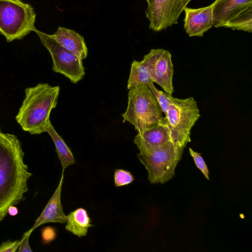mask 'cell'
Returning a JSON list of instances; mask_svg holds the SVG:
<instances>
[{"instance_id": "1", "label": "cell", "mask_w": 252, "mask_h": 252, "mask_svg": "<svg viewBox=\"0 0 252 252\" xmlns=\"http://www.w3.org/2000/svg\"><path fill=\"white\" fill-rule=\"evenodd\" d=\"M24 155L15 135L0 133V221L28 191V181L32 174L24 161Z\"/></svg>"}, {"instance_id": "2", "label": "cell", "mask_w": 252, "mask_h": 252, "mask_svg": "<svg viewBox=\"0 0 252 252\" xmlns=\"http://www.w3.org/2000/svg\"><path fill=\"white\" fill-rule=\"evenodd\" d=\"M60 91L59 86L46 83L25 89V98L15 117L23 130L32 135L45 132L44 127L57 106Z\"/></svg>"}, {"instance_id": "3", "label": "cell", "mask_w": 252, "mask_h": 252, "mask_svg": "<svg viewBox=\"0 0 252 252\" xmlns=\"http://www.w3.org/2000/svg\"><path fill=\"white\" fill-rule=\"evenodd\" d=\"M128 102L123 122L134 126L138 133L164 122L162 110L148 85L142 84L128 90Z\"/></svg>"}, {"instance_id": "4", "label": "cell", "mask_w": 252, "mask_h": 252, "mask_svg": "<svg viewBox=\"0 0 252 252\" xmlns=\"http://www.w3.org/2000/svg\"><path fill=\"white\" fill-rule=\"evenodd\" d=\"M140 153L137 156L148 173L151 184H164L171 180L182 158L184 148L172 142L159 147L136 143Z\"/></svg>"}, {"instance_id": "5", "label": "cell", "mask_w": 252, "mask_h": 252, "mask_svg": "<svg viewBox=\"0 0 252 252\" xmlns=\"http://www.w3.org/2000/svg\"><path fill=\"white\" fill-rule=\"evenodd\" d=\"M200 116L197 103L192 97L179 99L172 96L164 117L172 143L184 149L191 141V129Z\"/></svg>"}, {"instance_id": "6", "label": "cell", "mask_w": 252, "mask_h": 252, "mask_svg": "<svg viewBox=\"0 0 252 252\" xmlns=\"http://www.w3.org/2000/svg\"><path fill=\"white\" fill-rule=\"evenodd\" d=\"M33 7L21 0H0V33L7 42L21 40L35 28Z\"/></svg>"}, {"instance_id": "7", "label": "cell", "mask_w": 252, "mask_h": 252, "mask_svg": "<svg viewBox=\"0 0 252 252\" xmlns=\"http://www.w3.org/2000/svg\"><path fill=\"white\" fill-rule=\"evenodd\" d=\"M213 26L252 32V0H215Z\"/></svg>"}, {"instance_id": "8", "label": "cell", "mask_w": 252, "mask_h": 252, "mask_svg": "<svg viewBox=\"0 0 252 252\" xmlns=\"http://www.w3.org/2000/svg\"><path fill=\"white\" fill-rule=\"evenodd\" d=\"M38 35L41 43L50 53L53 62V70L62 74L72 83L81 81L85 74L82 60L69 51L49 34L35 29L33 30Z\"/></svg>"}, {"instance_id": "9", "label": "cell", "mask_w": 252, "mask_h": 252, "mask_svg": "<svg viewBox=\"0 0 252 252\" xmlns=\"http://www.w3.org/2000/svg\"><path fill=\"white\" fill-rule=\"evenodd\" d=\"M191 0H148L145 15L149 28L155 32L178 23L184 8Z\"/></svg>"}, {"instance_id": "10", "label": "cell", "mask_w": 252, "mask_h": 252, "mask_svg": "<svg viewBox=\"0 0 252 252\" xmlns=\"http://www.w3.org/2000/svg\"><path fill=\"white\" fill-rule=\"evenodd\" d=\"M142 62L148 70L151 81L172 94L174 69L171 53L163 49H153L144 56Z\"/></svg>"}, {"instance_id": "11", "label": "cell", "mask_w": 252, "mask_h": 252, "mask_svg": "<svg viewBox=\"0 0 252 252\" xmlns=\"http://www.w3.org/2000/svg\"><path fill=\"white\" fill-rule=\"evenodd\" d=\"M213 3L201 8L186 6L184 8V28L189 37H202L205 32L213 27Z\"/></svg>"}, {"instance_id": "12", "label": "cell", "mask_w": 252, "mask_h": 252, "mask_svg": "<svg viewBox=\"0 0 252 252\" xmlns=\"http://www.w3.org/2000/svg\"><path fill=\"white\" fill-rule=\"evenodd\" d=\"M64 175L62 171L59 184L53 195L46 205L39 217L35 220L33 226L30 229L32 232L39 226L48 222H66V216L65 215L61 200V195Z\"/></svg>"}, {"instance_id": "13", "label": "cell", "mask_w": 252, "mask_h": 252, "mask_svg": "<svg viewBox=\"0 0 252 252\" xmlns=\"http://www.w3.org/2000/svg\"><path fill=\"white\" fill-rule=\"evenodd\" d=\"M49 35L64 48L81 60L87 58L88 50L84 38L75 31L59 27L54 34Z\"/></svg>"}, {"instance_id": "14", "label": "cell", "mask_w": 252, "mask_h": 252, "mask_svg": "<svg viewBox=\"0 0 252 252\" xmlns=\"http://www.w3.org/2000/svg\"><path fill=\"white\" fill-rule=\"evenodd\" d=\"M134 144L140 143L151 147H159L172 142L169 130L164 122L156 126L146 129L135 136Z\"/></svg>"}, {"instance_id": "15", "label": "cell", "mask_w": 252, "mask_h": 252, "mask_svg": "<svg viewBox=\"0 0 252 252\" xmlns=\"http://www.w3.org/2000/svg\"><path fill=\"white\" fill-rule=\"evenodd\" d=\"M66 230L79 238L86 236L89 228L93 226L87 212L82 208L77 209L66 216Z\"/></svg>"}, {"instance_id": "16", "label": "cell", "mask_w": 252, "mask_h": 252, "mask_svg": "<svg viewBox=\"0 0 252 252\" xmlns=\"http://www.w3.org/2000/svg\"><path fill=\"white\" fill-rule=\"evenodd\" d=\"M44 130L49 134L54 143L58 158L62 165L63 171H64L67 167L75 163L73 155L69 147L56 131L50 121L48 122Z\"/></svg>"}, {"instance_id": "17", "label": "cell", "mask_w": 252, "mask_h": 252, "mask_svg": "<svg viewBox=\"0 0 252 252\" xmlns=\"http://www.w3.org/2000/svg\"><path fill=\"white\" fill-rule=\"evenodd\" d=\"M151 81L147 68L141 61L134 60L131 64L129 77L127 81L128 90L137 85L145 84L148 85Z\"/></svg>"}, {"instance_id": "18", "label": "cell", "mask_w": 252, "mask_h": 252, "mask_svg": "<svg viewBox=\"0 0 252 252\" xmlns=\"http://www.w3.org/2000/svg\"><path fill=\"white\" fill-rule=\"evenodd\" d=\"M148 86L152 91L158 102V103L162 112L165 115L166 114L168 106L171 101L172 94L158 90L155 86L153 82L151 81L148 84Z\"/></svg>"}, {"instance_id": "19", "label": "cell", "mask_w": 252, "mask_h": 252, "mask_svg": "<svg viewBox=\"0 0 252 252\" xmlns=\"http://www.w3.org/2000/svg\"><path fill=\"white\" fill-rule=\"evenodd\" d=\"M134 180L132 174L124 169H116L114 173V183L116 187L127 185Z\"/></svg>"}, {"instance_id": "20", "label": "cell", "mask_w": 252, "mask_h": 252, "mask_svg": "<svg viewBox=\"0 0 252 252\" xmlns=\"http://www.w3.org/2000/svg\"><path fill=\"white\" fill-rule=\"evenodd\" d=\"M189 152L191 156L193 158L195 164L197 167L202 172L205 177L209 180V171L207 165L200 154L194 152L191 148H189Z\"/></svg>"}, {"instance_id": "21", "label": "cell", "mask_w": 252, "mask_h": 252, "mask_svg": "<svg viewBox=\"0 0 252 252\" xmlns=\"http://www.w3.org/2000/svg\"><path fill=\"white\" fill-rule=\"evenodd\" d=\"M21 240L3 242L0 246V252H15L18 249Z\"/></svg>"}, {"instance_id": "22", "label": "cell", "mask_w": 252, "mask_h": 252, "mask_svg": "<svg viewBox=\"0 0 252 252\" xmlns=\"http://www.w3.org/2000/svg\"><path fill=\"white\" fill-rule=\"evenodd\" d=\"M32 232L30 230L27 231L23 236L20 245L18 248V252H32L29 242V239Z\"/></svg>"}, {"instance_id": "23", "label": "cell", "mask_w": 252, "mask_h": 252, "mask_svg": "<svg viewBox=\"0 0 252 252\" xmlns=\"http://www.w3.org/2000/svg\"><path fill=\"white\" fill-rule=\"evenodd\" d=\"M43 240L46 243H49L55 239L56 237L55 230L51 227H47L42 231Z\"/></svg>"}, {"instance_id": "24", "label": "cell", "mask_w": 252, "mask_h": 252, "mask_svg": "<svg viewBox=\"0 0 252 252\" xmlns=\"http://www.w3.org/2000/svg\"><path fill=\"white\" fill-rule=\"evenodd\" d=\"M1 127H0V133L1 132Z\"/></svg>"}, {"instance_id": "25", "label": "cell", "mask_w": 252, "mask_h": 252, "mask_svg": "<svg viewBox=\"0 0 252 252\" xmlns=\"http://www.w3.org/2000/svg\"><path fill=\"white\" fill-rule=\"evenodd\" d=\"M145 0L147 1L148 0Z\"/></svg>"}]
</instances>
